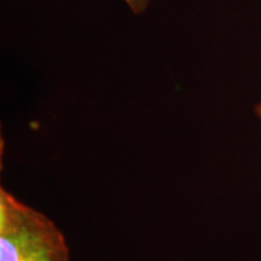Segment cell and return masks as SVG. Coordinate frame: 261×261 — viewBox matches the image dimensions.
I'll use <instances>...</instances> for the list:
<instances>
[{"label": "cell", "mask_w": 261, "mask_h": 261, "mask_svg": "<svg viewBox=\"0 0 261 261\" xmlns=\"http://www.w3.org/2000/svg\"><path fill=\"white\" fill-rule=\"evenodd\" d=\"M0 261H70L64 233L47 215L0 187Z\"/></svg>", "instance_id": "cell-1"}, {"label": "cell", "mask_w": 261, "mask_h": 261, "mask_svg": "<svg viewBox=\"0 0 261 261\" xmlns=\"http://www.w3.org/2000/svg\"><path fill=\"white\" fill-rule=\"evenodd\" d=\"M152 0H123L125 6L129 9V12L135 16H141L148 10L149 5Z\"/></svg>", "instance_id": "cell-2"}, {"label": "cell", "mask_w": 261, "mask_h": 261, "mask_svg": "<svg viewBox=\"0 0 261 261\" xmlns=\"http://www.w3.org/2000/svg\"><path fill=\"white\" fill-rule=\"evenodd\" d=\"M254 113H255V116L261 121V102H258L254 106Z\"/></svg>", "instance_id": "cell-3"}]
</instances>
